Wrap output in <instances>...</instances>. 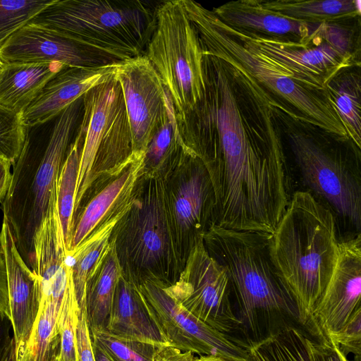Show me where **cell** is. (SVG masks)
Instances as JSON below:
<instances>
[{"label":"cell","instance_id":"52a82bcc","mask_svg":"<svg viewBox=\"0 0 361 361\" xmlns=\"http://www.w3.org/2000/svg\"><path fill=\"white\" fill-rule=\"evenodd\" d=\"M157 6L139 0H54L29 23L123 61L145 54Z\"/></svg>","mask_w":361,"mask_h":361},{"label":"cell","instance_id":"d4e9b609","mask_svg":"<svg viewBox=\"0 0 361 361\" xmlns=\"http://www.w3.org/2000/svg\"><path fill=\"white\" fill-rule=\"evenodd\" d=\"M268 10L307 23H340L360 16V2L355 0H259Z\"/></svg>","mask_w":361,"mask_h":361},{"label":"cell","instance_id":"277c9868","mask_svg":"<svg viewBox=\"0 0 361 361\" xmlns=\"http://www.w3.org/2000/svg\"><path fill=\"white\" fill-rule=\"evenodd\" d=\"M182 2L198 32L203 52L243 69L273 99L275 108L291 119L317 128L336 140H350L326 92L310 87L235 37L212 11L200 4L192 0Z\"/></svg>","mask_w":361,"mask_h":361},{"label":"cell","instance_id":"d6a6232c","mask_svg":"<svg viewBox=\"0 0 361 361\" xmlns=\"http://www.w3.org/2000/svg\"><path fill=\"white\" fill-rule=\"evenodd\" d=\"M54 0H0V49Z\"/></svg>","mask_w":361,"mask_h":361},{"label":"cell","instance_id":"7dc6e473","mask_svg":"<svg viewBox=\"0 0 361 361\" xmlns=\"http://www.w3.org/2000/svg\"><path fill=\"white\" fill-rule=\"evenodd\" d=\"M3 64H4V63L0 61V70H1V67H2V66H3Z\"/></svg>","mask_w":361,"mask_h":361},{"label":"cell","instance_id":"7402d4cb","mask_svg":"<svg viewBox=\"0 0 361 361\" xmlns=\"http://www.w3.org/2000/svg\"><path fill=\"white\" fill-rule=\"evenodd\" d=\"M106 330L119 337L159 347L171 346L151 315L137 284L123 274L116 286Z\"/></svg>","mask_w":361,"mask_h":361},{"label":"cell","instance_id":"8fae6325","mask_svg":"<svg viewBox=\"0 0 361 361\" xmlns=\"http://www.w3.org/2000/svg\"><path fill=\"white\" fill-rule=\"evenodd\" d=\"M340 23L318 25L305 42H286L247 34L226 24L238 39L266 55L312 88L326 92V85L341 71L357 66L353 32Z\"/></svg>","mask_w":361,"mask_h":361},{"label":"cell","instance_id":"681fc988","mask_svg":"<svg viewBox=\"0 0 361 361\" xmlns=\"http://www.w3.org/2000/svg\"><path fill=\"white\" fill-rule=\"evenodd\" d=\"M16 359H20V358H16ZM21 360V359H20ZM22 361H23V360H21Z\"/></svg>","mask_w":361,"mask_h":361},{"label":"cell","instance_id":"7a4b0ae2","mask_svg":"<svg viewBox=\"0 0 361 361\" xmlns=\"http://www.w3.org/2000/svg\"><path fill=\"white\" fill-rule=\"evenodd\" d=\"M82 97L51 119L26 126L25 139L13 166L11 181L2 202L16 246L32 270L33 238L57 191L59 176L78 130Z\"/></svg>","mask_w":361,"mask_h":361},{"label":"cell","instance_id":"ac0fdd59","mask_svg":"<svg viewBox=\"0 0 361 361\" xmlns=\"http://www.w3.org/2000/svg\"><path fill=\"white\" fill-rule=\"evenodd\" d=\"M0 246L6 264L16 355H22L25 350L40 308L39 282L36 274L20 255L4 219L0 231Z\"/></svg>","mask_w":361,"mask_h":361},{"label":"cell","instance_id":"4316f807","mask_svg":"<svg viewBox=\"0 0 361 361\" xmlns=\"http://www.w3.org/2000/svg\"><path fill=\"white\" fill-rule=\"evenodd\" d=\"M190 152L192 151L181 137L171 99L164 119L144 153L142 173L162 175Z\"/></svg>","mask_w":361,"mask_h":361},{"label":"cell","instance_id":"8992f818","mask_svg":"<svg viewBox=\"0 0 361 361\" xmlns=\"http://www.w3.org/2000/svg\"><path fill=\"white\" fill-rule=\"evenodd\" d=\"M111 238L122 274L136 284L169 286L181 272L175 250L166 192L161 175L142 173L127 210Z\"/></svg>","mask_w":361,"mask_h":361},{"label":"cell","instance_id":"ba28073f","mask_svg":"<svg viewBox=\"0 0 361 361\" xmlns=\"http://www.w3.org/2000/svg\"><path fill=\"white\" fill-rule=\"evenodd\" d=\"M78 130L82 145L73 217L84 199L144 155L133 153L123 92L115 75L82 96Z\"/></svg>","mask_w":361,"mask_h":361},{"label":"cell","instance_id":"8d00e7d4","mask_svg":"<svg viewBox=\"0 0 361 361\" xmlns=\"http://www.w3.org/2000/svg\"><path fill=\"white\" fill-rule=\"evenodd\" d=\"M304 356L305 361H348L340 347L330 340L314 341L304 334ZM355 357V361H360Z\"/></svg>","mask_w":361,"mask_h":361},{"label":"cell","instance_id":"6da1fadb","mask_svg":"<svg viewBox=\"0 0 361 361\" xmlns=\"http://www.w3.org/2000/svg\"><path fill=\"white\" fill-rule=\"evenodd\" d=\"M202 54L203 96L177 122L209 173L214 224L271 234L294 192L277 109L243 69Z\"/></svg>","mask_w":361,"mask_h":361},{"label":"cell","instance_id":"2e32d148","mask_svg":"<svg viewBox=\"0 0 361 361\" xmlns=\"http://www.w3.org/2000/svg\"><path fill=\"white\" fill-rule=\"evenodd\" d=\"M361 235L338 242L336 263L317 305L309 331L319 341L329 340L361 310Z\"/></svg>","mask_w":361,"mask_h":361},{"label":"cell","instance_id":"f546056e","mask_svg":"<svg viewBox=\"0 0 361 361\" xmlns=\"http://www.w3.org/2000/svg\"><path fill=\"white\" fill-rule=\"evenodd\" d=\"M61 307L50 300L41 302L23 354L16 355L23 361H49L59 355V337L56 324Z\"/></svg>","mask_w":361,"mask_h":361},{"label":"cell","instance_id":"603a6c76","mask_svg":"<svg viewBox=\"0 0 361 361\" xmlns=\"http://www.w3.org/2000/svg\"><path fill=\"white\" fill-rule=\"evenodd\" d=\"M66 67L59 63H4L0 70V105L22 114L47 82Z\"/></svg>","mask_w":361,"mask_h":361},{"label":"cell","instance_id":"74e56055","mask_svg":"<svg viewBox=\"0 0 361 361\" xmlns=\"http://www.w3.org/2000/svg\"><path fill=\"white\" fill-rule=\"evenodd\" d=\"M75 345L78 361H95L85 308L78 313Z\"/></svg>","mask_w":361,"mask_h":361},{"label":"cell","instance_id":"ab89813d","mask_svg":"<svg viewBox=\"0 0 361 361\" xmlns=\"http://www.w3.org/2000/svg\"><path fill=\"white\" fill-rule=\"evenodd\" d=\"M154 361H198V356L169 345L160 348Z\"/></svg>","mask_w":361,"mask_h":361},{"label":"cell","instance_id":"f35d334b","mask_svg":"<svg viewBox=\"0 0 361 361\" xmlns=\"http://www.w3.org/2000/svg\"><path fill=\"white\" fill-rule=\"evenodd\" d=\"M0 314L11 320L7 274L4 254L0 246Z\"/></svg>","mask_w":361,"mask_h":361},{"label":"cell","instance_id":"bcb514c9","mask_svg":"<svg viewBox=\"0 0 361 361\" xmlns=\"http://www.w3.org/2000/svg\"><path fill=\"white\" fill-rule=\"evenodd\" d=\"M49 361H59V355L54 356L53 358H51Z\"/></svg>","mask_w":361,"mask_h":361},{"label":"cell","instance_id":"7bdbcfd3","mask_svg":"<svg viewBox=\"0 0 361 361\" xmlns=\"http://www.w3.org/2000/svg\"><path fill=\"white\" fill-rule=\"evenodd\" d=\"M95 361H115L104 349L92 343Z\"/></svg>","mask_w":361,"mask_h":361},{"label":"cell","instance_id":"d590c367","mask_svg":"<svg viewBox=\"0 0 361 361\" xmlns=\"http://www.w3.org/2000/svg\"><path fill=\"white\" fill-rule=\"evenodd\" d=\"M329 340L336 343L345 355L353 353L355 357L361 355V310L351 317L341 330Z\"/></svg>","mask_w":361,"mask_h":361},{"label":"cell","instance_id":"5b68a950","mask_svg":"<svg viewBox=\"0 0 361 361\" xmlns=\"http://www.w3.org/2000/svg\"><path fill=\"white\" fill-rule=\"evenodd\" d=\"M271 235L213 225L203 235L209 255L228 271L241 327L256 336L266 320L298 322L295 304L271 257Z\"/></svg>","mask_w":361,"mask_h":361},{"label":"cell","instance_id":"cb8c5ba5","mask_svg":"<svg viewBox=\"0 0 361 361\" xmlns=\"http://www.w3.org/2000/svg\"><path fill=\"white\" fill-rule=\"evenodd\" d=\"M130 197L103 221L75 250L68 252L71 259L73 279L79 310L85 308L87 283L106 258L111 247V233L116 223L127 210Z\"/></svg>","mask_w":361,"mask_h":361},{"label":"cell","instance_id":"4dcf8cb0","mask_svg":"<svg viewBox=\"0 0 361 361\" xmlns=\"http://www.w3.org/2000/svg\"><path fill=\"white\" fill-rule=\"evenodd\" d=\"M79 128V127H78ZM82 137L78 130L61 167L57 183V203L65 243L68 250L73 230Z\"/></svg>","mask_w":361,"mask_h":361},{"label":"cell","instance_id":"7c38bea8","mask_svg":"<svg viewBox=\"0 0 361 361\" xmlns=\"http://www.w3.org/2000/svg\"><path fill=\"white\" fill-rule=\"evenodd\" d=\"M161 176L182 271L191 249L214 224V188L203 162L193 152L187 153Z\"/></svg>","mask_w":361,"mask_h":361},{"label":"cell","instance_id":"1f68e13d","mask_svg":"<svg viewBox=\"0 0 361 361\" xmlns=\"http://www.w3.org/2000/svg\"><path fill=\"white\" fill-rule=\"evenodd\" d=\"M92 343L104 349L115 361H154L162 347L115 336L106 329L90 331Z\"/></svg>","mask_w":361,"mask_h":361},{"label":"cell","instance_id":"60d3db41","mask_svg":"<svg viewBox=\"0 0 361 361\" xmlns=\"http://www.w3.org/2000/svg\"><path fill=\"white\" fill-rule=\"evenodd\" d=\"M13 339L11 320L6 316L0 314V361Z\"/></svg>","mask_w":361,"mask_h":361},{"label":"cell","instance_id":"5bb4252c","mask_svg":"<svg viewBox=\"0 0 361 361\" xmlns=\"http://www.w3.org/2000/svg\"><path fill=\"white\" fill-rule=\"evenodd\" d=\"M147 308L170 343L197 356L214 355L228 361H247L245 343L204 324L151 281L137 284Z\"/></svg>","mask_w":361,"mask_h":361},{"label":"cell","instance_id":"836d02e7","mask_svg":"<svg viewBox=\"0 0 361 361\" xmlns=\"http://www.w3.org/2000/svg\"><path fill=\"white\" fill-rule=\"evenodd\" d=\"M79 307L75 288L66 293L58 317L56 330L59 337V361H78L75 330Z\"/></svg>","mask_w":361,"mask_h":361},{"label":"cell","instance_id":"e0dca14e","mask_svg":"<svg viewBox=\"0 0 361 361\" xmlns=\"http://www.w3.org/2000/svg\"><path fill=\"white\" fill-rule=\"evenodd\" d=\"M3 63H59L68 67L95 68L121 62L46 27L27 23L0 49Z\"/></svg>","mask_w":361,"mask_h":361},{"label":"cell","instance_id":"44dd1931","mask_svg":"<svg viewBox=\"0 0 361 361\" xmlns=\"http://www.w3.org/2000/svg\"><path fill=\"white\" fill-rule=\"evenodd\" d=\"M143 156L135 159L118 175L109 179L81 206L73 218L68 252H72L130 196L142 173Z\"/></svg>","mask_w":361,"mask_h":361},{"label":"cell","instance_id":"484cf974","mask_svg":"<svg viewBox=\"0 0 361 361\" xmlns=\"http://www.w3.org/2000/svg\"><path fill=\"white\" fill-rule=\"evenodd\" d=\"M103 263L86 285L85 310L90 331L106 329L114 291L122 270L116 253L114 241Z\"/></svg>","mask_w":361,"mask_h":361},{"label":"cell","instance_id":"9c48e42d","mask_svg":"<svg viewBox=\"0 0 361 361\" xmlns=\"http://www.w3.org/2000/svg\"><path fill=\"white\" fill-rule=\"evenodd\" d=\"M279 115L305 185L358 231L361 228V154L350 140L331 142L306 123Z\"/></svg>","mask_w":361,"mask_h":361},{"label":"cell","instance_id":"83f0119b","mask_svg":"<svg viewBox=\"0 0 361 361\" xmlns=\"http://www.w3.org/2000/svg\"><path fill=\"white\" fill-rule=\"evenodd\" d=\"M328 99L349 140L361 149V79L359 72L345 69L326 86Z\"/></svg>","mask_w":361,"mask_h":361},{"label":"cell","instance_id":"b9f144b4","mask_svg":"<svg viewBox=\"0 0 361 361\" xmlns=\"http://www.w3.org/2000/svg\"><path fill=\"white\" fill-rule=\"evenodd\" d=\"M11 163L3 158H0V203L4 201L11 181Z\"/></svg>","mask_w":361,"mask_h":361},{"label":"cell","instance_id":"d6986e66","mask_svg":"<svg viewBox=\"0 0 361 361\" xmlns=\"http://www.w3.org/2000/svg\"><path fill=\"white\" fill-rule=\"evenodd\" d=\"M120 62L95 68L66 67L53 76L22 113L26 126L45 122L115 75Z\"/></svg>","mask_w":361,"mask_h":361},{"label":"cell","instance_id":"e575fe53","mask_svg":"<svg viewBox=\"0 0 361 361\" xmlns=\"http://www.w3.org/2000/svg\"><path fill=\"white\" fill-rule=\"evenodd\" d=\"M25 134L22 114L0 105V158L9 161L13 166L20 154Z\"/></svg>","mask_w":361,"mask_h":361},{"label":"cell","instance_id":"f6af8a7d","mask_svg":"<svg viewBox=\"0 0 361 361\" xmlns=\"http://www.w3.org/2000/svg\"><path fill=\"white\" fill-rule=\"evenodd\" d=\"M198 361H228L221 357L214 355L198 356Z\"/></svg>","mask_w":361,"mask_h":361},{"label":"cell","instance_id":"3957f363","mask_svg":"<svg viewBox=\"0 0 361 361\" xmlns=\"http://www.w3.org/2000/svg\"><path fill=\"white\" fill-rule=\"evenodd\" d=\"M271 253L295 304L298 323L309 329L338 258L333 213L312 192H294L271 235Z\"/></svg>","mask_w":361,"mask_h":361},{"label":"cell","instance_id":"30bf717a","mask_svg":"<svg viewBox=\"0 0 361 361\" xmlns=\"http://www.w3.org/2000/svg\"><path fill=\"white\" fill-rule=\"evenodd\" d=\"M170 94L180 120L201 100L203 54L198 32L182 0L160 2L156 25L144 54Z\"/></svg>","mask_w":361,"mask_h":361},{"label":"cell","instance_id":"f1b7e54d","mask_svg":"<svg viewBox=\"0 0 361 361\" xmlns=\"http://www.w3.org/2000/svg\"><path fill=\"white\" fill-rule=\"evenodd\" d=\"M303 337L304 334L293 326L274 328L264 337L245 344L247 361H305Z\"/></svg>","mask_w":361,"mask_h":361},{"label":"cell","instance_id":"ffe728a7","mask_svg":"<svg viewBox=\"0 0 361 361\" xmlns=\"http://www.w3.org/2000/svg\"><path fill=\"white\" fill-rule=\"evenodd\" d=\"M212 11L235 30L286 42H305L319 25L286 18L267 9L259 0L232 1Z\"/></svg>","mask_w":361,"mask_h":361},{"label":"cell","instance_id":"9a60e30c","mask_svg":"<svg viewBox=\"0 0 361 361\" xmlns=\"http://www.w3.org/2000/svg\"><path fill=\"white\" fill-rule=\"evenodd\" d=\"M115 76L124 99L135 154H144L171 101L159 74L145 55L121 61Z\"/></svg>","mask_w":361,"mask_h":361},{"label":"cell","instance_id":"4fadbf2b","mask_svg":"<svg viewBox=\"0 0 361 361\" xmlns=\"http://www.w3.org/2000/svg\"><path fill=\"white\" fill-rule=\"evenodd\" d=\"M164 287L186 310L212 328L228 335L241 329L228 271L209 255L203 238L191 249L178 280Z\"/></svg>","mask_w":361,"mask_h":361},{"label":"cell","instance_id":"ee69618b","mask_svg":"<svg viewBox=\"0 0 361 361\" xmlns=\"http://www.w3.org/2000/svg\"><path fill=\"white\" fill-rule=\"evenodd\" d=\"M1 361H17L14 338Z\"/></svg>","mask_w":361,"mask_h":361},{"label":"cell","instance_id":"c3c4849f","mask_svg":"<svg viewBox=\"0 0 361 361\" xmlns=\"http://www.w3.org/2000/svg\"><path fill=\"white\" fill-rule=\"evenodd\" d=\"M17 361H22L20 359H16Z\"/></svg>","mask_w":361,"mask_h":361}]
</instances>
